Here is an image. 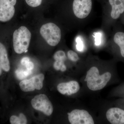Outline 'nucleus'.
I'll use <instances>...</instances> for the list:
<instances>
[{"mask_svg":"<svg viewBox=\"0 0 124 124\" xmlns=\"http://www.w3.org/2000/svg\"></svg>","mask_w":124,"mask_h":124,"instance_id":"nucleus-24","label":"nucleus"},{"mask_svg":"<svg viewBox=\"0 0 124 124\" xmlns=\"http://www.w3.org/2000/svg\"><path fill=\"white\" fill-rule=\"evenodd\" d=\"M67 55L68 58L73 62H77L79 59L77 54L72 50L68 51L67 53Z\"/></svg>","mask_w":124,"mask_h":124,"instance_id":"nucleus-17","label":"nucleus"},{"mask_svg":"<svg viewBox=\"0 0 124 124\" xmlns=\"http://www.w3.org/2000/svg\"><path fill=\"white\" fill-rule=\"evenodd\" d=\"M113 41L118 47L120 57L124 59V32H116L113 36Z\"/></svg>","mask_w":124,"mask_h":124,"instance_id":"nucleus-14","label":"nucleus"},{"mask_svg":"<svg viewBox=\"0 0 124 124\" xmlns=\"http://www.w3.org/2000/svg\"><path fill=\"white\" fill-rule=\"evenodd\" d=\"M31 35L26 27L22 26L14 31L13 35L14 50L16 53L22 54L27 51Z\"/></svg>","mask_w":124,"mask_h":124,"instance_id":"nucleus-2","label":"nucleus"},{"mask_svg":"<svg viewBox=\"0 0 124 124\" xmlns=\"http://www.w3.org/2000/svg\"><path fill=\"white\" fill-rule=\"evenodd\" d=\"M25 1L29 6L32 7L39 6L42 1V0H25Z\"/></svg>","mask_w":124,"mask_h":124,"instance_id":"nucleus-18","label":"nucleus"},{"mask_svg":"<svg viewBox=\"0 0 124 124\" xmlns=\"http://www.w3.org/2000/svg\"><path fill=\"white\" fill-rule=\"evenodd\" d=\"M27 69L28 70L31 71L34 68V64L32 62H28L25 64Z\"/></svg>","mask_w":124,"mask_h":124,"instance_id":"nucleus-21","label":"nucleus"},{"mask_svg":"<svg viewBox=\"0 0 124 124\" xmlns=\"http://www.w3.org/2000/svg\"><path fill=\"white\" fill-rule=\"evenodd\" d=\"M79 83L75 81H71L67 82H63L57 86L58 91L63 95H70L78 93L79 90Z\"/></svg>","mask_w":124,"mask_h":124,"instance_id":"nucleus-10","label":"nucleus"},{"mask_svg":"<svg viewBox=\"0 0 124 124\" xmlns=\"http://www.w3.org/2000/svg\"><path fill=\"white\" fill-rule=\"evenodd\" d=\"M106 117L112 124H124V109L120 108H111L107 112Z\"/></svg>","mask_w":124,"mask_h":124,"instance_id":"nucleus-9","label":"nucleus"},{"mask_svg":"<svg viewBox=\"0 0 124 124\" xmlns=\"http://www.w3.org/2000/svg\"><path fill=\"white\" fill-rule=\"evenodd\" d=\"M94 38H95V44L96 45L98 46L101 43V34L99 32H95L94 33Z\"/></svg>","mask_w":124,"mask_h":124,"instance_id":"nucleus-20","label":"nucleus"},{"mask_svg":"<svg viewBox=\"0 0 124 124\" xmlns=\"http://www.w3.org/2000/svg\"><path fill=\"white\" fill-rule=\"evenodd\" d=\"M68 114V119L71 124H93V117L87 111L75 109Z\"/></svg>","mask_w":124,"mask_h":124,"instance_id":"nucleus-5","label":"nucleus"},{"mask_svg":"<svg viewBox=\"0 0 124 124\" xmlns=\"http://www.w3.org/2000/svg\"><path fill=\"white\" fill-rule=\"evenodd\" d=\"M111 6L110 16L113 20H116L124 13V0H108Z\"/></svg>","mask_w":124,"mask_h":124,"instance_id":"nucleus-11","label":"nucleus"},{"mask_svg":"<svg viewBox=\"0 0 124 124\" xmlns=\"http://www.w3.org/2000/svg\"><path fill=\"white\" fill-rule=\"evenodd\" d=\"M10 122L11 124H26L27 123L26 117L24 114L20 113L18 116H13L10 118Z\"/></svg>","mask_w":124,"mask_h":124,"instance_id":"nucleus-15","label":"nucleus"},{"mask_svg":"<svg viewBox=\"0 0 124 124\" xmlns=\"http://www.w3.org/2000/svg\"><path fill=\"white\" fill-rule=\"evenodd\" d=\"M40 31L42 37L50 46H56L60 42L61 30L53 23H48L42 25Z\"/></svg>","mask_w":124,"mask_h":124,"instance_id":"nucleus-3","label":"nucleus"},{"mask_svg":"<svg viewBox=\"0 0 124 124\" xmlns=\"http://www.w3.org/2000/svg\"><path fill=\"white\" fill-rule=\"evenodd\" d=\"M2 68H1V67L0 66V75H1V72H2Z\"/></svg>","mask_w":124,"mask_h":124,"instance_id":"nucleus-23","label":"nucleus"},{"mask_svg":"<svg viewBox=\"0 0 124 124\" xmlns=\"http://www.w3.org/2000/svg\"><path fill=\"white\" fill-rule=\"evenodd\" d=\"M17 0H0V21L6 22L11 20L15 13L14 6Z\"/></svg>","mask_w":124,"mask_h":124,"instance_id":"nucleus-7","label":"nucleus"},{"mask_svg":"<svg viewBox=\"0 0 124 124\" xmlns=\"http://www.w3.org/2000/svg\"><path fill=\"white\" fill-rule=\"evenodd\" d=\"M31 103L34 109L43 112L46 116H50L53 113V104L45 94L36 95L32 99Z\"/></svg>","mask_w":124,"mask_h":124,"instance_id":"nucleus-4","label":"nucleus"},{"mask_svg":"<svg viewBox=\"0 0 124 124\" xmlns=\"http://www.w3.org/2000/svg\"><path fill=\"white\" fill-rule=\"evenodd\" d=\"M29 58L26 57L23 58L22 59L21 62L22 65H25V64L27 62H29Z\"/></svg>","mask_w":124,"mask_h":124,"instance_id":"nucleus-22","label":"nucleus"},{"mask_svg":"<svg viewBox=\"0 0 124 124\" xmlns=\"http://www.w3.org/2000/svg\"><path fill=\"white\" fill-rule=\"evenodd\" d=\"M44 78L43 74H40L34 76L29 79L22 81L19 83V86L23 92H31L36 89L40 90L43 87Z\"/></svg>","mask_w":124,"mask_h":124,"instance_id":"nucleus-6","label":"nucleus"},{"mask_svg":"<svg viewBox=\"0 0 124 124\" xmlns=\"http://www.w3.org/2000/svg\"><path fill=\"white\" fill-rule=\"evenodd\" d=\"M31 73V71L24 70L22 69H18L16 70L15 72L16 76L19 79H23L29 76Z\"/></svg>","mask_w":124,"mask_h":124,"instance_id":"nucleus-16","label":"nucleus"},{"mask_svg":"<svg viewBox=\"0 0 124 124\" xmlns=\"http://www.w3.org/2000/svg\"><path fill=\"white\" fill-rule=\"evenodd\" d=\"M111 73L107 72L102 75L99 74V71L95 67H91L86 73L85 81L88 88L93 91L100 90L106 85L111 79Z\"/></svg>","mask_w":124,"mask_h":124,"instance_id":"nucleus-1","label":"nucleus"},{"mask_svg":"<svg viewBox=\"0 0 124 124\" xmlns=\"http://www.w3.org/2000/svg\"><path fill=\"white\" fill-rule=\"evenodd\" d=\"M0 66L2 70L8 72L10 69V64L6 49L4 45L0 42Z\"/></svg>","mask_w":124,"mask_h":124,"instance_id":"nucleus-13","label":"nucleus"},{"mask_svg":"<svg viewBox=\"0 0 124 124\" xmlns=\"http://www.w3.org/2000/svg\"><path fill=\"white\" fill-rule=\"evenodd\" d=\"M92 6L91 0H74L73 4V13L77 18H85L90 13Z\"/></svg>","mask_w":124,"mask_h":124,"instance_id":"nucleus-8","label":"nucleus"},{"mask_svg":"<svg viewBox=\"0 0 124 124\" xmlns=\"http://www.w3.org/2000/svg\"><path fill=\"white\" fill-rule=\"evenodd\" d=\"M54 58L55 60L54 64V69L62 72L66 71V67L64 64V61L66 59V57L64 51L62 50L57 51L54 54Z\"/></svg>","mask_w":124,"mask_h":124,"instance_id":"nucleus-12","label":"nucleus"},{"mask_svg":"<svg viewBox=\"0 0 124 124\" xmlns=\"http://www.w3.org/2000/svg\"><path fill=\"white\" fill-rule=\"evenodd\" d=\"M76 41L77 43L76 47L77 50L80 51H82L84 49V44L81 39L80 37H78L77 38Z\"/></svg>","mask_w":124,"mask_h":124,"instance_id":"nucleus-19","label":"nucleus"}]
</instances>
